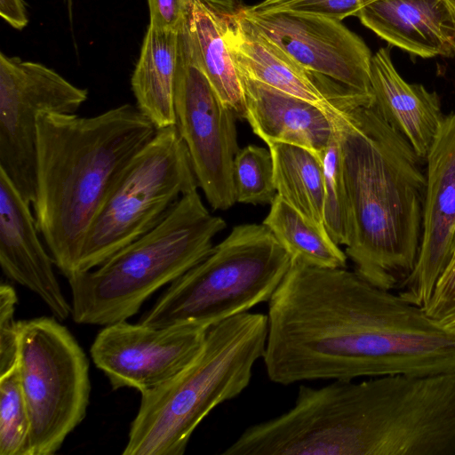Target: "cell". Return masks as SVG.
Masks as SVG:
<instances>
[{"label":"cell","mask_w":455,"mask_h":455,"mask_svg":"<svg viewBox=\"0 0 455 455\" xmlns=\"http://www.w3.org/2000/svg\"><path fill=\"white\" fill-rule=\"evenodd\" d=\"M267 316L262 359L277 384L455 370V330L355 271L291 259Z\"/></svg>","instance_id":"1"},{"label":"cell","mask_w":455,"mask_h":455,"mask_svg":"<svg viewBox=\"0 0 455 455\" xmlns=\"http://www.w3.org/2000/svg\"><path fill=\"white\" fill-rule=\"evenodd\" d=\"M346 197V254L370 283L398 289L420 248L427 178L403 135L373 106L334 116Z\"/></svg>","instance_id":"2"},{"label":"cell","mask_w":455,"mask_h":455,"mask_svg":"<svg viewBox=\"0 0 455 455\" xmlns=\"http://www.w3.org/2000/svg\"><path fill=\"white\" fill-rule=\"evenodd\" d=\"M156 132L131 104L93 116L38 115L32 207L54 265L67 278L76 271L91 224L132 160Z\"/></svg>","instance_id":"3"},{"label":"cell","mask_w":455,"mask_h":455,"mask_svg":"<svg viewBox=\"0 0 455 455\" xmlns=\"http://www.w3.org/2000/svg\"><path fill=\"white\" fill-rule=\"evenodd\" d=\"M267 316L245 312L212 325L196 359L168 382L140 393L124 455H182L218 405L249 385L263 358Z\"/></svg>","instance_id":"4"},{"label":"cell","mask_w":455,"mask_h":455,"mask_svg":"<svg viewBox=\"0 0 455 455\" xmlns=\"http://www.w3.org/2000/svg\"><path fill=\"white\" fill-rule=\"evenodd\" d=\"M226 228L195 189L184 195L154 228L102 264L68 279L75 323L106 326L126 321L159 288L172 283L212 250Z\"/></svg>","instance_id":"5"},{"label":"cell","mask_w":455,"mask_h":455,"mask_svg":"<svg viewBox=\"0 0 455 455\" xmlns=\"http://www.w3.org/2000/svg\"><path fill=\"white\" fill-rule=\"evenodd\" d=\"M291 264L290 254L263 223L237 225L173 281L139 323L209 329L268 302Z\"/></svg>","instance_id":"6"},{"label":"cell","mask_w":455,"mask_h":455,"mask_svg":"<svg viewBox=\"0 0 455 455\" xmlns=\"http://www.w3.org/2000/svg\"><path fill=\"white\" fill-rule=\"evenodd\" d=\"M197 188L177 127L157 129L132 160L91 224L76 272L97 267L150 231L184 195Z\"/></svg>","instance_id":"7"},{"label":"cell","mask_w":455,"mask_h":455,"mask_svg":"<svg viewBox=\"0 0 455 455\" xmlns=\"http://www.w3.org/2000/svg\"><path fill=\"white\" fill-rule=\"evenodd\" d=\"M18 370L30 430L28 455H52L86 415L89 361L57 318L19 321Z\"/></svg>","instance_id":"8"},{"label":"cell","mask_w":455,"mask_h":455,"mask_svg":"<svg viewBox=\"0 0 455 455\" xmlns=\"http://www.w3.org/2000/svg\"><path fill=\"white\" fill-rule=\"evenodd\" d=\"M174 112L175 126L188 149L198 188L212 209H229L236 203L233 163L240 149L237 116L204 74L188 24L179 32Z\"/></svg>","instance_id":"9"},{"label":"cell","mask_w":455,"mask_h":455,"mask_svg":"<svg viewBox=\"0 0 455 455\" xmlns=\"http://www.w3.org/2000/svg\"><path fill=\"white\" fill-rule=\"evenodd\" d=\"M88 98L53 69L0 53V171L32 205L36 188L37 117L76 114Z\"/></svg>","instance_id":"10"},{"label":"cell","mask_w":455,"mask_h":455,"mask_svg":"<svg viewBox=\"0 0 455 455\" xmlns=\"http://www.w3.org/2000/svg\"><path fill=\"white\" fill-rule=\"evenodd\" d=\"M207 330L195 324L155 327L118 322L99 331L90 354L113 389L143 393L185 370L199 355Z\"/></svg>","instance_id":"11"},{"label":"cell","mask_w":455,"mask_h":455,"mask_svg":"<svg viewBox=\"0 0 455 455\" xmlns=\"http://www.w3.org/2000/svg\"><path fill=\"white\" fill-rule=\"evenodd\" d=\"M220 15L227 45L237 70L329 113L373 106V95L361 93L315 76L262 33L243 13L238 0H208Z\"/></svg>","instance_id":"12"},{"label":"cell","mask_w":455,"mask_h":455,"mask_svg":"<svg viewBox=\"0 0 455 455\" xmlns=\"http://www.w3.org/2000/svg\"><path fill=\"white\" fill-rule=\"evenodd\" d=\"M244 15L268 38L310 73L353 91L373 95L371 86L372 54L341 20L291 12Z\"/></svg>","instance_id":"13"},{"label":"cell","mask_w":455,"mask_h":455,"mask_svg":"<svg viewBox=\"0 0 455 455\" xmlns=\"http://www.w3.org/2000/svg\"><path fill=\"white\" fill-rule=\"evenodd\" d=\"M427 188L416 266L398 287L409 303L425 307L455 256V112L444 116L426 158Z\"/></svg>","instance_id":"14"},{"label":"cell","mask_w":455,"mask_h":455,"mask_svg":"<svg viewBox=\"0 0 455 455\" xmlns=\"http://www.w3.org/2000/svg\"><path fill=\"white\" fill-rule=\"evenodd\" d=\"M35 216L6 174L0 171V265L12 281L29 289L53 316L66 320L71 305L53 270V259L39 236Z\"/></svg>","instance_id":"15"},{"label":"cell","mask_w":455,"mask_h":455,"mask_svg":"<svg viewBox=\"0 0 455 455\" xmlns=\"http://www.w3.org/2000/svg\"><path fill=\"white\" fill-rule=\"evenodd\" d=\"M238 73L243 89L244 118L253 132L267 145H297L323 157L336 133L335 115Z\"/></svg>","instance_id":"16"},{"label":"cell","mask_w":455,"mask_h":455,"mask_svg":"<svg viewBox=\"0 0 455 455\" xmlns=\"http://www.w3.org/2000/svg\"><path fill=\"white\" fill-rule=\"evenodd\" d=\"M356 17L389 44L410 53L455 56V0H377Z\"/></svg>","instance_id":"17"},{"label":"cell","mask_w":455,"mask_h":455,"mask_svg":"<svg viewBox=\"0 0 455 455\" xmlns=\"http://www.w3.org/2000/svg\"><path fill=\"white\" fill-rule=\"evenodd\" d=\"M371 86L374 108L426 160L444 118L438 94L405 82L393 64L389 46L372 55Z\"/></svg>","instance_id":"18"},{"label":"cell","mask_w":455,"mask_h":455,"mask_svg":"<svg viewBox=\"0 0 455 455\" xmlns=\"http://www.w3.org/2000/svg\"><path fill=\"white\" fill-rule=\"evenodd\" d=\"M179 32L148 25L131 84L137 108L157 129L175 125Z\"/></svg>","instance_id":"19"},{"label":"cell","mask_w":455,"mask_h":455,"mask_svg":"<svg viewBox=\"0 0 455 455\" xmlns=\"http://www.w3.org/2000/svg\"><path fill=\"white\" fill-rule=\"evenodd\" d=\"M199 63L221 100L245 117L242 81L227 45L220 15L208 0H196L188 23Z\"/></svg>","instance_id":"20"},{"label":"cell","mask_w":455,"mask_h":455,"mask_svg":"<svg viewBox=\"0 0 455 455\" xmlns=\"http://www.w3.org/2000/svg\"><path fill=\"white\" fill-rule=\"evenodd\" d=\"M270 149L277 195L323 228L324 169L323 157L288 143L273 142Z\"/></svg>","instance_id":"21"},{"label":"cell","mask_w":455,"mask_h":455,"mask_svg":"<svg viewBox=\"0 0 455 455\" xmlns=\"http://www.w3.org/2000/svg\"><path fill=\"white\" fill-rule=\"evenodd\" d=\"M292 259L329 268H346L347 256L326 232L278 195L262 222Z\"/></svg>","instance_id":"22"},{"label":"cell","mask_w":455,"mask_h":455,"mask_svg":"<svg viewBox=\"0 0 455 455\" xmlns=\"http://www.w3.org/2000/svg\"><path fill=\"white\" fill-rule=\"evenodd\" d=\"M233 182L235 202L271 204L277 191L270 149L256 145L240 148L233 163Z\"/></svg>","instance_id":"23"},{"label":"cell","mask_w":455,"mask_h":455,"mask_svg":"<svg viewBox=\"0 0 455 455\" xmlns=\"http://www.w3.org/2000/svg\"><path fill=\"white\" fill-rule=\"evenodd\" d=\"M29 430L17 364L0 376V455H28Z\"/></svg>","instance_id":"24"},{"label":"cell","mask_w":455,"mask_h":455,"mask_svg":"<svg viewBox=\"0 0 455 455\" xmlns=\"http://www.w3.org/2000/svg\"><path fill=\"white\" fill-rule=\"evenodd\" d=\"M323 162L324 169L323 225L326 232L337 244L345 245L346 197L337 127L332 140L323 152Z\"/></svg>","instance_id":"25"},{"label":"cell","mask_w":455,"mask_h":455,"mask_svg":"<svg viewBox=\"0 0 455 455\" xmlns=\"http://www.w3.org/2000/svg\"><path fill=\"white\" fill-rule=\"evenodd\" d=\"M377 0H263L254 5H244L253 13L291 12L324 16L338 20L358 12Z\"/></svg>","instance_id":"26"},{"label":"cell","mask_w":455,"mask_h":455,"mask_svg":"<svg viewBox=\"0 0 455 455\" xmlns=\"http://www.w3.org/2000/svg\"><path fill=\"white\" fill-rule=\"evenodd\" d=\"M18 297L12 286L0 285V376L18 364L20 326L14 319Z\"/></svg>","instance_id":"27"},{"label":"cell","mask_w":455,"mask_h":455,"mask_svg":"<svg viewBox=\"0 0 455 455\" xmlns=\"http://www.w3.org/2000/svg\"><path fill=\"white\" fill-rule=\"evenodd\" d=\"M427 315L455 330V256L438 279L425 307Z\"/></svg>","instance_id":"28"},{"label":"cell","mask_w":455,"mask_h":455,"mask_svg":"<svg viewBox=\"0 0 455 455\" xmlns=\"http://www.w3.org/2000/svg\"><path fill=\"white\" fill-rule=\"evenodd\" d=\"M196 0H148L149 25L180 32L188 22Z\"/></svg>","instance_id":"29"},{"label":"cell","mask_w":455,"mask_h":455,"mask_svg":"<svg viewBox=\"0 0 455 455\" xmlns=\"http://www.w3.org/2000/svg\"><path fill=\"white\" fill-rule=\"evenodd\" d=\"M0 15L18 30L23 29L28 23L23 0H0Z\"/></svg>","instance_id":"30"},{"label":"cell","mask_w":455,"mask_h":455,"mask_svg":"<svg viewBox=\"0 0 455 455\" xmlns=\"http://www.w3.org/2000/svg\"><path fill=\"white\" fill-rule=\"evenodd\" d=\"M64 1H65V3L68 5V12L71 13V8H72L73 0H64Z\"/></svg>","instance_id":"31"}]
</instances>
